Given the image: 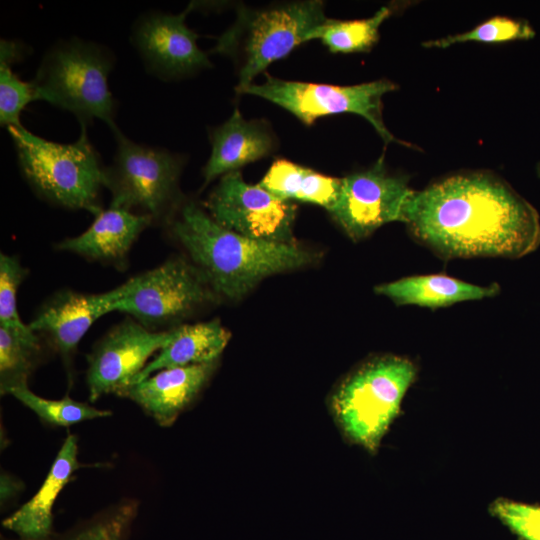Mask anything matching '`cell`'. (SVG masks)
<instances>
[{
  "mask_svg": "<svg viewBox=\"0 0 540 540\" xmlns=\"http://www.w3.org/2000/svg\"><path fill=\"white\" fill-rule=\"evenodd\" d=\"M341 179L338 199L328 212L350 239L361 241L387 223L403 222L414 190L406 176L387 171L383 156L369 169Z\"/></svg>",
  "mask_w": 540,
  "mask_h": 540,
  "instance_id": "cell-11",
  "label": "cell"
},
{
  "mask_svg": "<svg viewBox=\"0 0 540 540\" xmlns=\"http://www.w3.org/2000/svg\"><path fill=\"white\" fill-rule=\"evenodd\" d=\"M536 171L538 176L540 177V163L537 165Z\"/></svg>",
  "mask_w": 540,
  "mask_h": 540,
  "instance_id": "cell-31",
  "label": "cell"
},
{
  "mask_svg": "<svg viewBox=\"0 0 540 540\" xmlns=\"http://www.w3.org/2000/svg\"><path fill=\"white\" fill-rule=\"evenodd\" d=\"M7 394L13 395L43 422L54 426H70L86 420L107 417L111 414L107 410H99L69 397L60 400L45 399L34 394L27 385L12 388Z\"/></svg>",
  "mask_w": 540,
  "mask_h": 540,
  "instance_id": "cell-25",
  "label": "cell"
},
{
  "mask_svg": "<svg viewBox=\"0 0 540 540\" xmlns=\"http://www.w3.org/2000/svg\"><path fill=\"white\" fill-rule=\"evenodd\" d=\"M397 89V84L388 79L340 86L289 81L267 75L262 84L252 83L239 94L268 100L289 111L306 125L324 116L357 114L374 127L385 144L397 143L410 147L411 144L394 137L383 120L382 98Z\"/></svg>",
  "mask_w": 540,
  "mask_h": 540,
  "instance_id": "cell-8",
  "label": "cell"
},
{
  "mask_svg": "<svg viewBox=\"0 0 540 540\" xmlns=\"http://www.w3.org/2000/svg\"><path fill=\"white\" fill-rule=\"evenodd\" d=\"M534 36L535 31L528 21L496 16L467 32L428 40L423 42L422 46L426 48H447L468 41L502 43L514 40H528Z\"/></svg>",
  "mask_w": 540,
  "mask_h": 540,
  "instance_id": "cell-26",
  "label": "cell"
},
{
  "mask_svg": "<svg viewBox=\"0 0 540 540\" xmlns=\"http://www.w3.org/2000/svg\"><path fill=\"white\" fill-rule=\"evenodd\" d=\"M211 154L203 168L204 185L269 155L275 140L266 124L243 118L238 108L210 131Z\"/></svg>",
  "mask_w": 540,
  "mask_h": 540,
  "instance_id": "cell-16",
  "label": "cell"
},
{
  "mask_svg": "<svg viewBox=\"0 0 540 540\" xmlns=\"http://www.w3.org/2000/svg\"><path fill=\"white\" fill-rule=\"evenodd\" d=\"M230 337V332L219 320L174 328L172 340L158 351L131 384L163 369L217 361Z\"/></svg>",
  "mask_w": 540,
  "mask_h": 540,
  "instance_id": "cell-20",
  "label": "cell"
},
{
  "mask_svg": "<svg viewBox=\"0 0 540 540\" xmlns=\"http://www.w3.org/2000/svg\"><path fill=\"white\" fill-rule=\"evenodd\" d=\"M393 13L391 6H382L373 16L357 20L328 18L308 36L320 39L332 53L367 52L379 39L381 24Z\"/></svg>",
  "mask_w": 540,
  "mask_h": 540,
  "instance_id": "cell-22",
  "label": "cell"
},
{
  "mask_svg": "<svg viewBox=\"0 0 540 540\" xmlns=\"http://www.w3.org/2000/svg\"><path fill=\"white\" fill-rule=\"evenodd\" d=\"M26 270L14 256L0 255V326L14 330H26L17 310V291Z\"/></svg>",
  "mask_w": 540,
  "mask_h": 540,
  "instance_id": "cell-29",
  "label": "cell"
},
{
  "mask_svg": "<svg viewBox=\"0 0 540 540\" xmlns=\"http://www.w3.org/2000/svg\"><path fill=\"white\" fill-rule=\"evenodd\" d=\"M217 361L163 369L117 394L137 403L160 426L172 425L210 380Z\"/></svg>",
  "mask_w": 540,
  "mask_h": 540,
  "instance_id": "cell-15",
  "label": "cell"
},
{
  "mask_svg": "<svg viewBox=\"0 0 540 540\" xmlns=\"http://www.w3.org/2000/svg\"><path fill=\"white\" fill-rule=\"evenodd\" d=\"M134 278L132 290L115 311L131 315L148 329L177 320L217 297L199 269L181 258Z\"/></svg>",
  "mask_w": 540,
  "mask_h": 540,
  "instance_id": "cell-10",
  "label": "cell"
},
{
  "mask_svg": "<svg viewBox=\"0 0 540 540\" xmlns=\"http://www.w3.org/2000/svg\"><path fill=\"white\" fill-rule=\"evenodd\" d=\"M134 283L133 277L99 294L61 292L45 304L29 326L36 333H45L64 356H69L97 319L115 311L117 303L132 290Z\"/></svg>",
  "mask_w": 540,
  "mask_h": 540,
  "instance_id": "cell-14",
  "label": "cell"
},
{
  "mask_svg": "<svg viewBox=\"0 0 540 540\" xmlns=\"http://www.w3.org/2000/svg\"><path fill=\"white\" fill-rule=\"evenodd\" d=\"M21 482L12 478L7 474L1 476V502L4 503L7 500L14 497L21 489Z\"/></svg>",
  "mask_w": 540,
  "mask_h": 540,
  "instance_id": "cell-30",
  "label": "cell"
},
{
  "mask_svg": "<svg viewBox=\"0 0 540 540\" xmlns=\"http://www.w3.org/2000/svg\"><path fill=\"white\" fill-rule=\"evenodd\" d=\"M205 206L216 223L235 233L254 240L296 244V206L259 184L246 183L239 170L221 176Z\"/></svg>",
  "mask_w": 540,
  "mask_h": 540,
  "instance_id": "cell-9",
  "label": "cell"
},
{
  "mask_svg": "<svg viewBox=\"0 0 540 540\" xmlns=\"http://www.w3.org/2000/svg\"><path fill=\"white\" fill-rule=\"evenodd\" d=\"M258 184L282 200L310 203L328 211L338 199L342 179L288 160H276Z\"/></svg>",
  "mask_w": 540,
  "mask_h": 540,
  "instance_id": "cell-21",
  "label": "cell"
},
{
  "mask_svg": "<svg viewBox=\"0 0 540 540\" xmlns=\"http://www.w3.org/2000/svg\"><path fill=\"white\" fill-rule=\"evenodd\" d=\"M174 337V329L155 332L136 320L115 326L88 357L87 385L94 402L108 393H118L131 384L148 359Z\"/></svg>",
  "mask_w": 540,
  "mask_h": 540,
  "instance_id": "cell-13",
  "label": "cell"
},
{
  "mask_svg": "<svg viewBox=\"0 0 540 540\" xmlns=\"http://www.w3.org/2000/svg\"><path fill=\"white\" fill-rule=\"evenodd\" d=\"M194 7L192 2L179 14L148 11L133 23L131 43L146 70L156 78L177 80L213 66L197 44L199 36L185 23Z\"/></svg>",
  "mask_w": 540,
  "mask_h": 540,
  "instance_id": "cell-12",
  "label": "cell"
},
{
  "mask_svg": "<svg viewBox=\"0 0 540 540\" xmlns=\"http://www.w3.org/2000/svg\"><path fill=\"white\" fill-rule=\"evenodd\" d=\"M22 46L9 40L0 42V124L2 127H21L20 116L25 107L37 101L32 83L23 81L12 70V64L22 58Z\"/></svg>",
  "mask_w": 540,
  "mask_h": 540,
  "instance_id": "cell-24",
  "label": "cell"
},
{
  "mask_svg": "<svg viewBox=\"0 0 540 540\" xmlns=\"http://www.w3.org/2000/svg\"><path fill=\"white\" fill-rule=\"evenodd\" d=\"M77 439L69 434L63 442L37 493L17 511L5 518L2 526L21 540H50L53 536V506L59 493L80 464Z\"/></svg>",
  "mask_w": 540,
  "mask_h": 540,
  "instance_id": "cell-17",
  "label": "cell"
},
{
  "mask_svg": "<svg viewBox=\"0 0 540 540\" xmlns=\"http://www.w3.org/2000/svg\"><path fill=\"white\" fill-rule=\"evenodd\" d=\"M136 513L137 506L134 503L120 504L59 540H126Z\"/></svg>",
  "mask_w": 540,
  "mask_h": 540,
  "instance_id": "cell-27",
  "label": "cell"
},
{
  "mask_svg": "<svg viewBox=\"0 0 540 540\" xmlns=\"http://www.w3.org/2000/svg\"><path fill=\"white\" fill-rule=\"evenodd\" d=\"M374 292L398 306L416 305L434 310L494 297L500 293V287L497 283L482 286L445 274H425L376 285Z\"/></svg>",
  "mask_w": 540,
  "mask_h": 540,
  "instance_id": "cell-19",
  "label": "cell"
},
{
  "mask_svg": "<svg viewBox=\"0 0 540 540\" xmlns=\"http://www.w3.org/2000/svg\"><path fill=\"white\" fill-rule=\"evenodd\" d=\"M114 64L106 46L78 37L62 39L44 53L32 83L38 100L72 113L81 126L100 119L114 131L117 101L108 82Z\"/></svg>",
  "mask_w": 540,
  "mask_h": 540,
  "instance_id": "cell-4",
  "label": "cell"
},
{
  "mask_svg": "<svg viewBox=\"0 0 540 540\" xmlns=\"http://www.w3.org/2000/svg\"><path fill=\"white\" fill-rule=\"evenodd\" d=\"M489 514L522 540H540V505L497 498Z\"/></svg>",
  "mask_w": 540,
  "mask_h": 540,
  "instance_id": "cell-28",
  "label": "cell"
},
{
  "mask_svg": "<svg viewBox=\"0 0 540 540\" xmlns=\"http://www.w3.org/2000/svg\"><path fill=\"white\" fill-rule=\"evenodd\" d=\"M403 223L445 260L517 259L540 245L536 208L489 171L455 173L414 190Z\"/></svg>",
  "mask_w": 540,
  "mask_h": 540,
  "instance_id": "cell-1",
  "label": "cell"
},
{
  "mask_svg": "<svg viewBox=\"0 0 540 540\" xmlns=\"http://www.w3.org/2000/svg\"><path fill=\"white\" fill-rule=\"evenodd\" d=\"M94 216L86 231L63 240L58 248L91 260L121 262L140 233L153 221L148 215L112 206Z\"/></svg>",
  "mask_w": 540,
  "mask_h": 540,
  "instance_id": "cell-18",
  "label": "cell"
},
{
  "mask_svg": "<svg viewBox=\"0 0 540 540\" xmlns=\"http://www.w3.org/2000/svg\"><path fill=\"white\" fill-rule=\"evenodd\" d=\"M417 376L415 361L396 354L375 355L354 367L328 399L330 414L343 438L376 454Z\"/></svg>",
  "mask_w": 540,
  "mask_h": 540,
  "instance_id": "cell-3",
  "label": "cell"
},
{
  "mask_svg": "<svg viewBox=\"0 0 540 540\" xmlns=\"http://www.w3.org/2000/svg\"><path fill=\"white\" fill-rule=\"evenodd\" d=\"M324 2L293 1L266 8L239 5L234 23L217 39L213 53L232 58L237 67L236 92L252 84L253 79L271 63L308 42L309 34L328 18Z\"/></svg>",
  "mask_w": 540,
  "mask_h": 540,
  "instance_id": "cell-6",
  "label": "cell"
},
{
  "mask_svg": "<svg viewBox=\"0 0 540 540\" xmlns=\"http://www.w3.org/2000/svg\"><path fill=\"white\" fill-rule=\"evenodd\" d=\"M171 230L218 296L238 300L264 278L311 264L297 244L254 240L216 223L193 202L177 209Z\"/></svg>",
  "mask_w": 540,
  "mask_h": 540,
  "instance_id": "cell-2",
  "label": "cell"
},
{
  "mask_svg": "<svg viewBox=\"0 0 540 540\" xmlns=\"http://www.w3.org/2000/svg\"><path fill=\"white\" fill-rule=\"evenodd\" d=\"M40 351L37 333L29 326L14 330L0 326V385L1 393L27 385Z\"/></svg>",
  "mask_w": 540,
  "mask_h": 540,
  "instance_id": "cell-23",
  "label": "cell"
},
{
  "mask_svg": "<svg viewBox=\"0 0 540 540\" xmlns=\"http://www.w3.org/2000/svg\"><path fill=\"white\" fill-rule=\"evenodd\" d=\"M85 126L79 138L56 143L33 134L23 126L9 127L22 175L44 199L69 209H85L94 215L102 208L98 197L105 187V166L90 142Z\"/></svg>",
  "mask_w": 540,
  "mask_h": 540,
  "instance_id": "cell-5",
  "label": "cell"
},
{
  "mask_svg": "<svg viewBox=\"0 0 540 540\" xmlns=\"http://www.w3.org/2000/svg\"><path fill=\"white\" fill-rule=\"evenodd\" d=\"M113 162L105 167V187L112 194L110 206L148 215L152 220L167 218L179 206L178 182L183 156L165 148L138 144L120 129Z\"/></svg>",
  "mask_w": 540,
  "mask_h": 540,
  "instance_id": "cell-7",
  "label": "cell"
}]
</instances>
